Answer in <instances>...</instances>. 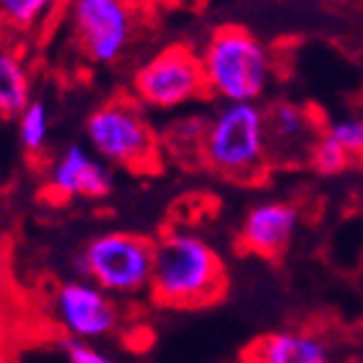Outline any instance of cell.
Listing matches in <instances>:
<instances>
[{
  "label": "cell",
  "instance_id": "8fae6325",
  "mask_svg": "<svg viewBox=\"0 0 363 363\" xmlns=\"http://www.w3.org/2000/svg\"><path fill=\"white\" fill-rule=\"evenodd\" d=\"M47 184L62 200H76V197L101 200L114 189V177L109 164L99 159L96 153L81 143H70L52 161Z\"/></svg>",
  "mask_w": 363,
  "mask_h": 363
},
{
  "label": "cell",
  "instance_id": "9a60e30c",
  "mask_svg": "<svg viewBox=\"0 0 363 363\" xmlns=\"http://www.w3.org/2000/svg\"><path fill=\"white\" fill-rule=\"evenodd\" d=\"M322 130H325V128H322ZM353 161H356V159H353L350 153H345L340 145L335 143V140H330V138L322 133V135H319V140H317V145H314V151H311L309 164H311V169H314L317 174L337 177V174H342V172H345Z\"/></svg>",
  "mask_w": 363,
  "mask_h": 363
},
{
  "label": "cell",
  "instance_id": "277c9868",
  "mask_svg": "<svg viewBox=\"0 0 363 363\" xmlns=\"http://www.w3.org/2000/svg\"><path fill=\"white\" fill-rule=\"evenodd\" d=\"M91 151L109 167L128 172H153L159 167L161 143L145 117V106L135 99H106L86 120Z\"/></svg>",
  "mask_w": 363,
  "mask_h": 363
},
{
  "label": "cell",
  "instance_id": "8992f818",
  "mask_svg": "<svg viewBox=\"0 0 363 363\" xmlns=\"http://www.w3.org/2000/svg\"><path fill=\"white\" fill-rule=\"evenodd\" d=\"M153 244L130 231H104L84 247L78 270L109 296H138L151 288Z\"/></svg>",
  "mask_w": 363,
  "mask_h": 363
},
{
  "label": "cell",
  "instance_id": "d6986e66",
  "mask_svg": "<svg viewBox=\"0 0 363 363\" xmlns=\"http://www.w3.org/2000/svg\"><path fill=\"white\" fill-rule=\"evenodd\" d=\"M325 3H333V6H358L363 0H325Z\"/></svg>",
  "mask_w": 363,
  "mask_h": 363
},
{
  "label": "cell",
  "instance_id": "3957f363",
  "mask_svg": "<svg viewBox=\"0 0 363 363\" xmlns=\"http://www.w3.org/2000/svg\"><path fill=\"white\" fill-rule=\"evenodd\" d=\"M200 159L213 174L234 184H257L270 164L265 106L218 104L208 114Z\"/></svg>",
  "mask_w": 363,
  "mask_h": 363
},
{
  "label": "cell",
  "instance_id": "ac0fdd59",
  "mask_svg": "<svg viewBox=\"0 0 363 363\" xmlns=\"http://www.w3.org/2000/svg\"><path fill=\"white\" fill-rule=\"evenodd\" d=\"M62 350H65V361H68V363H122V361H117L114 356H109L106 350L96 348L94 342L65 340Z\"/></svg>",
  "mask_w": 363,
  "mask_h": 363
},
{
  "label": "cell",
  "instance_id": "52a82bcc",
  "mask_svg": "<svg viewBox=\"0 0 363 363\" xmlns=\"http://www.w3.org/2000/svg\"><path fill=\"white\" fill-rule=\"evenodd\" d=\"M68 23L86 60L112 65L133 42V11L128 0H70Z\"/></svg>",
  "mask_w": 363,
  "mask_h": 363
},
{
  "label": "cell",
  "instance_id": "6da1fadb",
  "mask_svg": "<svg viewBox=\"0 0 363 363\" xmlns=\"http://www.w3.org/2000/svg\"><path fill=\"white\" fill-rule=\"evenodd\" d=\"M228 272L220 252L189 228H172L153 244L148 294L167 309H203L226 294Z\"/></svg>",
  "mask_w": 363,
  "mask_h": 363
},
{
  "label": "cell",
  "instance_id": "30bf717a",
  "mask_svg": "<svg viewBox=\"0 0 363 363\" xmlns=\"http://www.w3.org/2000/svg\"><path fill=\"white\" fill-rule=\"evenodd\" d=\"M301 226L298 205L283 197H262L242 216L236 242L239 250L262 259H278L294 244Z\"/></svg>",
  "mask_w": 363,
  "mask_h": 363
},
{
  "label": "cell",
  "instance_id": "7a4b0ae2",
  "mask_svg": "<svg viewBox=\"0 0 363 363\" xmlns=\"http://www.w3.org/2000/svg\"><path fill=\"white\" fill-rule=\"evenodd\" d=\"M208 96L220 104H259L275 81V55L255 31L226 23L200 50Z\"/></svg>",
  "mask_w": 363,
  "mask_h": 363
},
{
  "label": "cell",
  "instance_id": "4fadbf2b",
  "mask_svg": "<svg viewBox=\"0 0 363 363\" xmlns=\"http://www.w3.org/2000/svg\"><path fill=\"white\" fill-rule=\"evenodd\" d=\"M31 101V84L26 65L16 52L0 47V114L18 117Z\"/></svg>",
  "mask_w": 363,
  "mask_h": 363
},
{
  "label": "cell",
  "instance_id": "7c38bea8",
  "mask_svg": "<svg viewBox=\"0 0 363 363\" xmlns=\"http://www.w3.org/2000/svg\"><path fill=\"white\" fill-rule=\"evenodd\" d=\"M244 363H327V345L311 333L280 330L259 337Z\"/></svg>",
  "mask_w": 363,
  "mask_h": 363
},
{
  "label": "cell",
  "instance_id": "ba28073f",
  "mask_svg": "<svg viewBox=\"0 0 363 363\" xmlns=\"http://www.w3.org/2000/svg\"><path fill=\"white\" fill-rule=\"evenodd\" d=\"M52 314L68 340L99 342L112 337L120 327V306L114 296L89 278L65 280L55 291Z\"/></svg>",
  "mask_w": 363,
  "mask_h": 363
},
{
  "label": "cell",
  "instance_id": "5b68a950",
  "mask_svg": "<svg viewBox=\"0 0 363 363\" xmlns=\"http://www.w3.org/2000/svg\"><path fill=\"white\" fill-rule=\"evenodd\" d=\"M130 94L138 104L156 112H177L208 96L200 52L172 45L140 62L130 76Z\"/></svg>",
  "mask_w": 363,
  "mask_h": 363
},
{
  "label": "cell",
  "instance_id": "2e32d148",
  "mask_svg": "<svg viewBox=\"0 0 363 363\" xmlns=\"http://www.w3.org/2000/svg\"><path fill=\"white\" fill-rule=\"evenodd\" d=\"M55 3L57 0H0V13L16 26L31 29L45 21V16L52 11Z\"/></svg>",
  "mask_w": 363,
  "mask_h": 363
},
{
  "label": "cell",
  "instance_id": "5bb4252c",
  "mask_svg": "<svg viewBox=\"0 0 363 363\" xmlns=\"http://www.w3.org/2000/svg\"><path fill=\"white\" fill-rule=\"evenodd\" d=\"M18 125V143L26 153H39L50 138V109L42 99H31L23 112L16 117Z\"/></svg>",
  "mask_w": 363,
  "mask_h": 363
},
{
  "label": "cell",
  "instance_id": "e0dca14e",
  "mask_svg": "<svg viewBox=\"0 0 363 363\" xmlns=\"http://www.w3.org/2000/svg\"><path fill=\"white\" fill-rule=\"evenodd\" d=\"M322 133L353 159H363V117H337L327 122Z\"/></svg>",
  "mask_w": 363,
  "mask_h": 363
},
{
  "label": "cell",
  "instance_id": "9c48e42d",
  "mask_svg": "<svg viewBox=\"0 0 363 363\" xmlns=\"http://www.w3.org/2000/svg\"><path fill=\"white\" fill-rule=\"evenodd\" d=\"M265 128L272 167H298L309 164L325 125L317 112L301 101L275 99L265 106Z\"/></svg>",
  "mask_w": 363,
  "mask_h": 363
}]
</instances>
